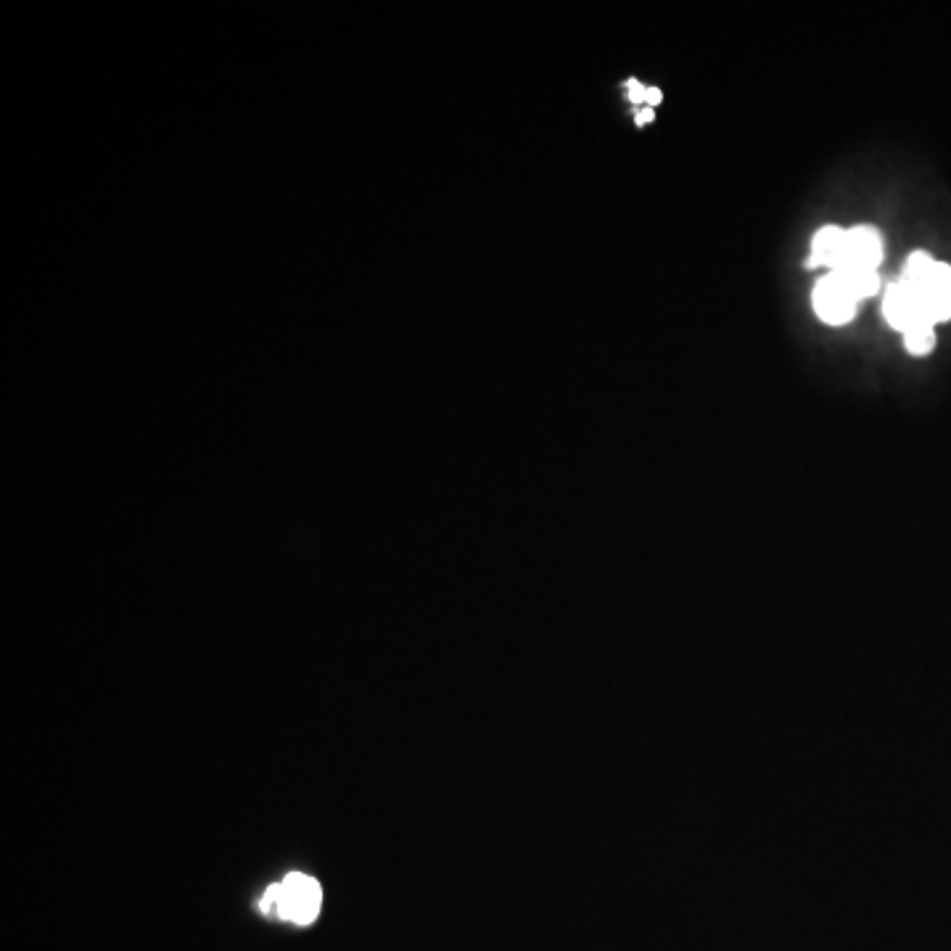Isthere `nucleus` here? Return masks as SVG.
Returning a JSON list of instances; mask_svg holds the SVG:
<instances>
[{
    "label": "nucleus",
    "mask_w": 951,
    "mask_h": 951,
    "mask_svg": "<svg viewBox=\"0 0 951 951\" xmlns=\"http://www.w3.org/2000/svg\"><path fill=\"white\" fill-rule=\"evenodd\" d=\"M323 904V891L317 886L315 878L310 875L293 872L286 880H280L278 886H273L270 891L262 899V910L280 915L297 925H310L315 923V917L321 915Z\"/></svg>",
    "instance_id": "1"
},
{
    "label": "nucleus",
    "mask_w": 951,
    "mask_h": 951,
    "mask_svg": "<svg viewBox=\"0 0 951 951\" xmlns=\"http://www.w3.org/2000/svg\"><path fill=\"white\" fill-rule=\"evenodd\" d=\"M811 304H815L817 317L822 323L846 325L854 321L859 299L848 291V286L835 273H830L822 280H817L815 293H811Z\"/></svg>",
    "instance_id": "2"
},
{
    "label": "nucleus",
    "mask_w": 951,
    "mask_h": 951,
    "mask_svg": "<svg viewBox=\"0 0 951 951\" xmlns=\"http://www.w3.org/2000/svg\"><path fill=\"white\" fill-rule=\"evenodd\" d=\"M883 315L891 328H896L904 334L906 328H912V325L917 323H928V317H925V306H923V297H919L917 289H912V286H906L904 280L896 278L893 284L886 286V297H883ZM934 325V323H930Z\"/></svg>",
    "instance_id": "3"
},
{
    "label": "nucleus",
    "mask_w": 951,
    "mask_h": 951,
    "mask_svg": "<svg viewBox=\"0 0 951 951\" xmlns=\"http://www.w3.org/2000/svg\"><path fill=\"white\" fill-rule=\"evenodd\" d=\"M883 262V236L872 225H856L846 230V252H843L841 267H869L878 270Z\"/></svg>",
    "instance_id": "4"
},
{
    "label": "nucleus",
    "mask_w": 951,
    "mask_h": 951,
    "mask_svg": "<svg viewBox=\"0 0 951 951\" xmlns=\"http://www.w3.org/2000/svg\"><path fill=\"white\" fill-rule=\"evenodd\" d=\"M917 291L919 297H923L925 317H928V323L938 325L951 321V265H947V262H936L930 278L925 280L923 289Z\"/></svg>",
    "instance_id": "5"
},
{
    "label": "nucleus",
    "mask_w": 951,
    "mask_h": 951,
    "mask_svg": "<svg viewBox=\"0 0 951 951\" xmlns=\"http://www.w3.org/2000/svg\"><path fill=\"white\" fill-rule=\"evenodd\" d=\"M846 252V230L838 225H824L811 238V254L806 260V267H830L838 270Z\"/></svg>",
    "instance_id": "6"
},
{
    "label": "nucleus",
    "mask_w": 951,
    "mask_h": 951,
    "mask_svg": "<svg viewBox=\"0 0 951 951\" xmlns=\"http://www.w3.org/2000/svg\"><path fill=\"white\" fill-rule=\"evenodd\" d=\"M838 275V278L843 280V284L848 286V291L854 293L856 299H869L875 297V293L880 291V273L878 270H869V267H838V270H832Z\"/></svg>",
    "instance_id": "7"
},
{
    "label": "nucleus",
    "mask_w": 951,
    "mask_h": 951,
    "mask_svg": "<svg viewBox=\"0 0 951 951\" xmlns=\"http://www.w3.org/2000/svg\"><path fill=\"white\" fill-rule=\"evenodd\" d=\"M936 262L938 260H934V256H930L928 252H912L910 260H906V265H904V273H901V280H904V284H910L912 289H923L925 280H928L930 273H934Z\"/></svg>",
    "instance_id": "8"
},
{
    "label": "nucleus",
    "mask_w": 951,
    "mask_h": 951,
    "mask_svg": "<svg viewBox=\"0 0 951 951\" xmlns=\"http://www.w3.org/2000/svg\"><path fill=\"white\" fill-rule=\"evenodd\" d=\"M904 347H906V352L915 354V357H923V354L934 352V347H936V325L917 323V325H912V328H906L904 330Z\"/></svg>",
    "instance_id": "9"
},
{
    "label": "nucleus",
    "mask_w": 951,
    "mask_h": 951,
    "mask_svg": "<svg viewBox=\"0 0 951 951\" xmlns=\"http://www.w3.org/2000/svg\"><path fill=\"white\" fill-rule=\"evenodd\" d=\"M627 96H629L631 104H646L648 87H642L640 83H637V80H629V83H627Z\"/></svg>",
    "instance_id": "10"
},
{
    "label": "nucleus",
    "mask_w": 951,
    "mask_h": 951,
    "mask_svg": "<svg viewBox=\"0 0 951 951\" xmlns=\"http://www.w3.org/2000/svg\"><path fill=\"white\" fill-rule=\"evenodd\" d=\"M637 128H646V124H650L653 122V109H650V106H642L640 111H637Z\"/></svg>",
    "instance_id": "11"
},
{
    "label": "nucleus",
    "mask_w": 951,
    "mask_h": 951,
    "mask_svg": "<svg viewBox=\"0 0 951 951\" xmlns=\"http://www.w3.org/2000/svg\"><path fill=\"white\" fill-rule=\"evenodd\" d=\"M661 98H663L661 87H648V98H646V106H650V109H653V106H659V104H661Z\"/></svg>",
    "instance_id": "12"
}]
</instances>
